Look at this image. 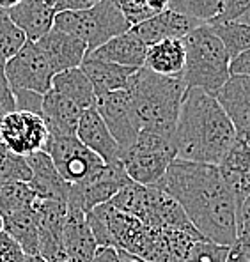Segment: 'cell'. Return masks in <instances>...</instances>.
I'll use <instances>...</instances> for the list:
<instances>
[{
    "mask_svg": "<svg viewBox=\"0 0 250 262\" xmlns=\"http://www.w3.org/2000/svg\"><path fill=\"white\" fill-rule=\"evenodd\" d=\"M25 43V34L14 25L7 11L0 9V59L7 62L11 57H14L20 52V48Z\"/></svg>",
    "mask_w": 250,
    "mask_h": 262,
    "instance_id": "f546056e",
    "label": "cell"
},
{
    "mask_svg": "<svg viewBox=\"0 0 250 262\" xmlns=\"http://www.w3.org/2000/svg\"><path fill=\"white\" fill-rule=\"evenodd\" d=\"M27 158L32 177L29 186L36 193V200H62L68 202L69 184L55 170L52 160L45 151L34 152Z\"/></svg>",
    "mask_w": 250,
    "mask_h": 262,
    "instance_id": "ffe728a7",
    "label": "cell"
},
{
    "mask_svg": "<svg viewBox=\"0 0 250 262\" xmlns=\"http://www.w3.org/2000/svg\"><path fill=\"white\" fill-rule=\"evenodd\" d=\"M52 89L64 98H68L71 103H75L80 110L94 108L96 94L92 91L87 76L82 73L80 68L68 69V71L57 73L52 78Z\"/></svg>",
    "mask_w": 250,
    "mask_h": 262,
    "instance_id": "d4e9b609",
    "label": "cell"
},
{
    "mask_svg": "<svg viewBox=\"0 0 250 262\" xmlns=\"http://www.w3.org/2000/svg\"><path fill=\"white\" fill-rule=\"evenodd\" d=\"M82 114L84 110H80L75 103H71L53 89H50L41 99V117L50 131V137L75 135Z\"/></svg>",
    "mask_w": 250,
    "mask_h": 262,
    "instance_id": "44dd1931",
    "label": "cell"
},
{
    "mask_svg": "<svg viewBox=\"0 0 250 262\" xmlns=\"http://www.w3.org/2000/svg\"><path fill=\"white\" fill-rule=\"evenodd\" d=\"M117 4L130 27H135L138 23L155 16V13L145 6V0H117Z\"/></svg>",
    "mask_w": 250,
    "mask_h": 262,
    "instance_id": "1f68e13d",
    "label": "cell"
},
{
    "mask_svg": "<svg viewBox=\"0 0 250 262\" xmlns=\"http://www.w3.org/2000/svg\"><path fill=\"white\" fill-rule=\"evenodd\" d=\"M23 262H46V260L41 259L39 255H25V260Z\"/></svg>",
    "mask_w": 250,
    "mask_h": 262,
    "instance_id": "7bdbcfd3",
    "label": "cell"
},
{
    "mask_svg": "<svg viewBox=\"0 0 250 262\" xmlns=\"http://www.w3.org/2000/svg\"><path fill=\"white\" fill-rule=\"evenodd\" d=\"M238 21H243V23H247V25H250V11H248L247 14H243V16H241Z\"/></svg>",
    "mask_w": 250,
    "mask_h": 262,
    "instance_id": "ee69618b",
    "label": "cell"
},
{
    "mask_svg": "<svg viewBox=\"0 0 250 262\" xmlns=\"http://www.w3.org/2000/svg\"><path fill=\"white\" fill-rule=\"evenodd\" d=\"M75 137L105 165L121 161V149H119L117 142L114 140L103 119L94 108L86 110L80 115Z\"/></svg>",
    "mask_w": 250,
    "mask_h": 262,
    "instance_id": "2e32d148",
    "label": "cell"
},
{
    "mask_svg": "<svg viewBox=\"0 0 250 262\" xmlns=\"http://www.w3.org/2000/svg\"><path fill=\"white\" fill-rule=\"evenodd\" d=\"M217 167L238 207L250 195V142L234 138V144Z\"/></svg>",
    "mask_w": 250,
    "mask_h": 262,
    "instance_id": "e0dca14e",
    "label": "cell"
},
{
    "mask_svg": "<svg viewBox=\"0 0 250 262\" xmlns=\"http://www.w3.org/2000/svg\"><path fill=\"white\" fill-rule=\"evenodd\" d=\"M92 262H138V260L130 257L128 253L119 252L115 248H98Z\"/></svg>",
    "mask_w": 250,
    "mask_h": 262,
    "instance_id": "74e56055",
    "label": "cell"
},
{
    "mask_svg": "<svg viewBox=\"0 0 250 262\" xmlns=\"http://www.w3.org/2000/svg\"><path fill=\"white\" fill-rule=\"evenodd\" d=\"M201 25H204V23L192 20V18L174 13V11L165 9L161 13L155 14V16H151L149 20L132 27V30L145 46H153L165 39L181 41L186 34H190L192 30Z\"/></svg>",
    "mask_w": 250,
    "mask_h": 262,
    "instance_id": "9a60e30c",
    "label": "cell"
},
{
    "mask_svg": "<svg viewBox=\"0 0 250 262\" xmlns=\"http://www.w3.org/2000/svg\"><path fill=\"white\" fill-rule=\"evenodd\" d=\"M229 73L231 76H250V48L231 60Z\"/></svg>",
    "mask_w": 250,
    "mask_h": 262,
    "instance_id": "f35d334b",
    "label": "cell"
},
{
    "mask_svg": "<svg viewBox=\"0 0 250 262\" xmlns=\"http://www.w3.org/2000/svg\"><path fill=\"white\" fill-rule=\"evenodd\" d=\"M184 50L179 39H165L148 46L144 68L161 76H181Z\"/></svg>",
    "mask_w": 250,
    "mask_h": 262,
    "instance_id": "cb8c5ba5",
    "label": "cell"
},
{
    "mask_svg": "<svg viewBox=\"0 0 250 262\" xmlns=\"http://www.w3.org/2000/svg\"><path fill=\"white\" fill-rule=\"evenodd\" d=\"M66 262H71V260H66Z\"/></svg>",
    "mask_w": 250,
    "mask_h": 262,
    "instance_id": "c3c4849f",
    "label": "cell"
},
{
    "mask_svg": "<svg viewBox=\"0 0 250 262\" xmlns=\"http://www.w3.org/2000/svg\"><path fill=\"white\" fill-rule=\"evenodd\" d=\"M169 2H171V0H145V6H148L155 14H158L161 11L167 9Z\"/></svg>",
    "mask_w": 250,
    "mask_h": 262,
    "instance_id": "60d3db41",
    "label": "cell"
},
{
    "mask_svg": "<svg viewBox=\"0 0 250 262\" xmlns=\"http://www.w3.org/2000/svg\"><path fill=\"white\" fill-rule=\"evenodd\" d=\"M16 110V101H14L11 85L7 83L6 76L0 75V117L11 114Z\"/></svg>",
    "mask_w": 250,
    "mask_h": 262,
    "instance_id": "d590c367",
    "label": "cell"
},
{
    "mask_svg": "<svg viewBox=\"0 0 250 262\" xmlns=\"http://www.w3.org/2000/svg\"><path fill=\"white\" fill-rule=\"evenodd\" d=\"M145 52H148V46L142 43L135 36V32L130 29L128 32L112 37L105 45L96 48L94 52L87 53V57L122 66V68L140 69L144 68Z\"/></svg>",
    "mask_w": 250,
    "mask_h": 262,
    "instance_id": "7402d4cb",
    "label": "cell"
},
{
    "mask_svg": "<svg viewBox=\"0 0 250 262\" xmlns=\"http://www.w3.org/2000/svg\"><path fill=\"white\" fill-rule=\"evenodd\" d=\"M156 188L179 204L192 227L206 241L224 246L236 241V200L217 165L176 158Z\"/></svg>",
    "mask_w": 250,
    "mask_h": 262,
    "instance_id": "6da1fadb",
    "label": "cell"
},
{
    "mask_svg": "<svg viewBox=\"0 0 250 262\" xmlns=\"http://www.w3.org/2000/svg\"><path fill=\"white\" fill-rule=\"evenodd\" d=\"M36 202V193L29 183L6 181L0 183V218H6L16 211L29 207Z\"/></svg>",
    "mask_w": 250,
    "mask_h": 262,
    "instance_id": "83f0119b",
    "label": "cell"
},
{
    "mask_svg": "<svg viewBox=\"0 0 250 262\" xmlns=\"http://www.w3.org/2000/svg\"><path fill=\"white\" fill-rule=\"evenodd\" d=\"M50 131L41 115L14 110L0 119V144L18 156L45 151Z\"/></svg>",
    "mask_w": 250,
    "mask_h": 262,
    "instance_id": "ba28073f",
    "label": "cell"
},
{
    "mask_svg": "<svg viewBox=\"0 0 250 262\" xmlns=\"http://www.w3.org/2000/svg\"><path fill=\"white\" fill-rule=\"evenodd\" d=\"M98 248L99 246L87 222V214L68 207L62 230V250L66 259L71 262H92Z\"/></svg>",
    "mask_w": 250,
    "mask_h": 262,
    "instance_id": "d6986e66",
    "label": "cell"
},
{
    "mask_svg": "<svg viewBox=\"0 0 250 262\" xmlns=\"http://www.w3.org/2000/svg\"><path fill=\"white\" fill-rule=\"evenodd\" d=\"M248 11H250V0H225L220 14L213 21H238Z\"/></svg>",
    "mask_w": 250,
    "mask_h": 262,
    "instance_id": "e575fe53",
    "label": "cell"
},
{
    "mask_svg": "<svg viewBox=\"0 0 250 262\" xmlns=\"http://www.w3.org/2000/svg\"><path fill=\"white\" fill-rule=\"evenodd\" d=\"M94 110L103 119L105 126L109 128L110 135L117 142L119 149L126 152L133 145V142L138 137V126L133 115L132 101H130L128 91H115L110 94H105L101 98H96Z\"/></svg>",
    "mask_w": 250,
    "mask_h": 262,
    "instance_id": "8fae6325",
    "label": "cell"
},
{
    "mask_svg": "<svg viewBox=\"0 0 250 262\" xmlns=\"http://www.w3.org/2000/svg\"><path fill=\"white\" fill-rule=\"evenodd\" d=\"M45 152L50 156L55 170L69 186L86 183L94 174H98L105 165L75 135L50 137Z\"/></svg>",
    "mask_w": 250,
    "mask_h": 262,
    "instance_id": "52a82bcc",
    "label": "cell"
},
{
    "mask_svg": "<svg viewBox=\"0 0 250 262\" xmlns=\"http://www.w3.org/2000/svg\"><path fill=\"white\" fill-rule=\"evenodd\" d=\"M22 0H0V9H4V11H7V9H11V7H14L16 4H20Z\"/></svg>",
    "mask_w": 250,
    "mask_h": 262,
    "instance_id": "b9f144b4",
    "label": "cell"
},
{
    "mask_svg": "<svg viewBox=\"0 0 250 262\" xmlns=\"http://www.w3.org/2000/svg\"><path fill=\"white\" fill-rule=\"evenodd\" d=\"M236 241L250 245V195L236 207Z\"/></svg>",
    "mask_w": 250,
    "mask_h": 262,
    "instance_id": "d6a6232c",
    "label": "cell"
},
{
    "mask_svg": "<svg viewBox=\"0 0 250 262\" xmlns=\"http://www.w3.org/2000/svg\"><path fill=\"white\" fill-rule=\"evenodd\" d=\"M225 262H250V245L241 241H234L229 246V253Z\"/></svg>",
    "mask_w": 250,
    "mask_h": 262,
    "instance_id": "ab89813d",
    "label": "cell"
},
{
    "mask_svg": "<svg viewBox=\"0 0 250 262\" xmlns=\"http://www.w3.org/2000/svg\"><path fill=\"white\" fill-rule=\"evenodd\" d=\"M4 76L13 91H29L45 96L52 89L53 71L36 43L27 41L20 52L4 64Z\"/></svg>",
    "mask_w": 250,
    "mask_h": 262,
    "instance_id": "9c48e42d",
    "label": "cell"
},
{
    "mask_svg": "<svg viewBox=\"0 0 250 262\" xmlns=\"http://www.w3.org/2000/svg\"><path fill=\"white\" fill-rule=\"evenodd\" d=\"M37 214V255L46 262H66L62 250V230L68 214V202L36 200Z\"/></svg>",
    "mask_w": 250,
    "mask_h": 262,
    "instance_id": "7c38bea8",
    "label": "cell"
},
{
    "mask_svg": "<svg viewBox=\"0 0 250 262\" xmlns=\"http://www.w3.org/2000/svg\"><path fill=\"white\" fill-rule=\"evenodd\" d=\"M220 39L227 52L229 59L234 60L238 55L250 48V25L243 21H211L206 23Z\"/></svg>",
    "mask_w": 250,
    "mask_h": 262,
    "instance_id": "4316f807",
    "label": "cell"
},
{
    "mask_svg": "<svg viewBox=\"0 0 250 262\" xmlns=\"http://www.w3.org/2000/svg\"><path fill=\"white\" fill-rule=\"evenodd\" d=\"M236 131V138L250 142V76H231L215 96Z\"/></svg>",
    "mask_w": 250,
    "mask_h": 262,
    "instance_id": "5bb4252c",
    "label": "cell"
},
{
    "mask_svg": "<svg viewBox=\"0 0 250 262\" xmlns=\"http://www.w3.org/2000/svg\"><path fill=\"white\" fill-rule=\"evenodd\" d=\"M138 131L171 138L181 108L186 85L181 76H161L140 68L126 87Z\"/></svg>",
    "mask_w": 250,
    "mask_h": 262,
    "instance_id": "3957f363",
    "label": "cell"
},
{
    "mask_svg": "<svg viewBox=\"0 0 250 262\" xmlns=\"http://www.w3.org/2000/svg\"><path fill=\"white\" fill-rule=\"evenodd\" d=\"M234 138V126L218 99L201 89H186L172 135L176 158L218 165Z\"/></svg>",
    "mask_w": 250,
    "mask_h": 262,
    "instance_id": "7a4b0ae2",
    "label": "cell"
},
{
    "mask_svg": "<svg viewBox=\"0 0 250 262\" xmlns=\"http://www.w3.org/2000/svg\"><path fill=\"white\" fill-rule=\"evenodd\" d=\"M55 0H22L14 7L7 9V14L14 25L25 34L27 41H39L53 29L55 18Z\"/></svg>",
    "mask_w": 250,
    "mask_h": 262,
    "instance_id": "ac0fdd59",
    "label": "cell"
},
{
    "mask_svg": "<svg viewBox=\"0 0 250 262\" xmlns=\"http://www.w3.org/2000/svg\"><path fill=\"white\" fill-rule=\"evenodd\" d=\"M0 230H2V218H0Z\"/></svg>",
    "mask_w": 250,
    "mask_h": 262,
    "instance_id": "7dc6e473",
    "label": "cell"
},
{
    "mask_svg": "<svg viewBox=\"0 0 250 262\" xmlns=\"http://www.w3.org/2000/svg\"><path fill=\"white\" fill-rule=\"evenodd\" d=\"M80 69L89 80L96 98H101V96L115 91H124L130 83V78L137 71V69L122 68V66L92 59L87 55L80 64Z\"/></svg>",
    "mask_w": 250,
    "mask_h": 262,
    "instance_id": "603a6c76",
    "label": "cell"
},
{
    "mask_svg": "<svg viewBox=\"0 0 250 262\" xmlns=\"http://www.w3.org/2000/svg\"><path fill=\"white\" fill-rule=\"evenodd\" d=\"M25 260V252L20 248L16 241L0 230V262H23Z\"/></svg>",
    "mask_w": 250,
    "mask_h": 262,
    "instance_id": "836d02e7",
    "label": "cell"
},
{
    "mask_svg": "<svg viewBox=\"0 0 250 262\" xmlns=\"http://www.w3.org/2000/svg\"><path fill=\"white\" fill-rule=\"evenodd\" d=\"M184 50V66L181 80L186 89H201L211 96L231 78V59L210 25H201L181 39Z\"/></svg>",
    "mask_w": 250,
    "mask_h": 262,
    "instance_id": "277c9868",
    "label": "cell"
},
{
    "mask_svg": "<svg viewBox=\"0 0 250 262\" xmlns=\"http://www.w3.org/2000/svg\"><path fill=\"white\" fill-rule=\"evenodd\" d=\"M36 46L52 68L53 75L80 68L87 55V46L82 39L55 29L50 30L39 41H36Z\"/></svg>",
    "mask_w": 250,
    "mask_h": 262,
    "instance_id": "4fadbf2b",
    "label": "cell"
},
{
    "mask_svg": "<svg viewBox=\"0 0 250 262\" xmlns=\"http://www.w3.org/2000/svg\"><path fill=\"white\" fill-rule=\"evenodd\" d=\"M224 4L225 0H171L167 9L201 23H210L220 14Z\"/></svg>",
    "mask_w": 250,
    "mask_h": 262,
    "instance_id": "f1b7e54d",
    "label": "cell"
},
{
    "mask_svg": "<svg viewBox=\"0 0 250 262\" xmlns=\"http://www.w3.org/2000/svg\"><path fill=\"white\" fill-rule=\"evenodd\" d=\"M30 177H32V172L27 163V158L11 152L0 144V183H6V181L29 183Z\"/></svg>",
    "mask_w": 250,
    "mask_h": 262,
    "instance_id": "4dcf8cb0",
    "label": "cell"
},
{
    "mask_svg": "<svg viewBox=\"0 0 250 262\" xmlns=\"http://www.w3.org/2000/svg\"><path fill=\"white\" fill-rule=\"evenodd\" d=\"M130 183L132 181L126 176L121 161L103 165L101 170L92 176L91 179H87L86 183L69 186L68 207L69 209H78L87 214L94 207L110 202Z\"/></svg>",
    "mask_w": 250,
    "mask_h": 262,
    "instance_id": "30bf717a",
    "label": "cell"
},
{
    "mask_svg": "<svg viewBox=\"0 0 250 262\" xmlns=\"http://www.w3.org/2000/svg\"><path fill=\"white\" fill-rule=\"evenodd\" d=\"M184 262H201L197 259V257H194V255H190V253H188V257H186V260Z\"/></svg>",
    "mask_w": 250,
    "mask_h": 262,
    "instance_id": "f6af8a7d",
    "label": "cell"
},
{
    "mask_svg": "<svg viewBox=\"0 0 250 262\" xmlns=\"http://www.w3.org/2000/svg\"><path fill=\"white\" fill-rule=\"evenodd\" d=\"M4 64H6V62H4V60L0 59V75H4Z\"/></svg>",
    "mask_w": 250,
    "mask_h": 262,
    "instance_id": "bcb514c9",
    "label": "cell"
},
{
    "mask_svg": "<svg viewBox=\"0 0 250 262\" xmlns=\"http://www.w3.org/2000/svg\"><path fill=\"white\" fill-rule=\"evenodd\" d=\"M174 160L176 149L171 138L148 131H140L132 147L121 156L126 176L140 186H156Z\"/></svg>",
    "mask_w": 250,
    "mask_h": 262,
    "instance_id": "8992f818",
    "label": "cell"
},
{
    "mask_svg": "<svg viewBox=\"0 0 250 262\" xmlns=\"http://www.w3.org/2000/svg\"><path fill=\"white\" fill-rule=\"evenodd\" d=\"M2 230L20 245L25 255H37V214L34 204L2 218Z\"/></svg>",
    "mask_w": 250,
    "mask_h": 262,
    "instance_id": "484cf974",
    "label": "cell"
},
{
    "mask_svg": "<svg viewBox=\"0 0 250 262\" xmlns=\"http://www.w3.org/2000/svg\"><path fill=\"white\" fill-rule=\"evenodd\" d=\"M99 0H55V14L57 13H78L87 11L92 6H96Z\"/></svg>",
    "mask_w": 250,
    "mask_h": 262,
    "instance_id": "8d00e7d4",
    "label": "cell"
},
{
    "mask_svg": "<svg viewBox=\"0 0 250 262\" xmlns=\"http://www.w3.org/2000/svg\"><path fill=\"white\" fill-rule=\"evenodd\" d=\"M53 29L82 39L87 46V53H91L112 37L128 32L132 27L126 21L117 0H99L87 11L57 13Z\"/></svg>",
    "mask_w": 250,
    "mask_h": 262,
    "instance_id": "5b68a950",
    "label": "cell"
}]
</instances>
